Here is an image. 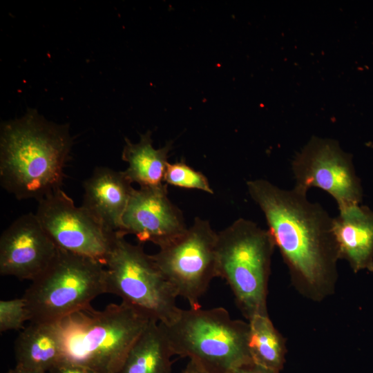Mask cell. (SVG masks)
I'll return each mask as SVG.
<instances>
[{
    "label": "cell",
    "mask_w": 373,
    "mask_h": 373,
    "mask_svg": "<svg viewBox=\"0 0 373 373\" xmlns=\"http://www.w3.org/2000/svg\"><path fill=\"white\" fill-rule=\"evenodd\" d=\"M247 187L266 218L296 290L315 302L332 295L339 260L333 218L296 188L283 189L262 179L248 181Z\"/></svg>",
    "instance_id": "obj_1"
},
{
    "label": "cell",
    "mask_w": 373,
    "mask_h": 373,
    "mask_svg": "<svg viewBox=\"0 0 373 373\" xmlns=\"http://www.w3.org/2000/svg\"><path fill=\"white\" fill-rule=\"evenodd\" d=\"M73 144L68 124L46 119L35 109L3 122L0 182L18 200L37 201L61 188Z\"/></svg>",
    "instance_id": "obj_2"
},
{
    "label": "cell",
    "mask_w": 373,
    "mask_h": 373,
    "mask_svg": "<svg viewBox=\"0 0 373 373\" xmlns=\"http://www.w3.org/2000/svg\"><path fill=\"white\" fill-rule=\"evenodd\" d=\"M151 318L124 302L102 310L92 307L57 323L63 360L95 373H118Z\"/></svg>",
    "instance_id": "obj_3"
},
{
    "label": "cell",
    "mask_w": 373,
    "mask_h": 373,
    "mask_svg": "<svg viewBox=\"0 0 373 373\" xmlns=\"http://www.w3.org/2000/svg\"><path fill=\"white\" fill-rule=\"evenodd\" d=\"M160 325L173 355L209 373H229L252 362L249 323L232 318L224 307L181 309L173 322Z\"/></svg>",
    "instance_id": "obj_4"
},
{
    "label": "cell",
    "mask_w": 373,
    "mask_h": 373,
    "mask_svg": "<svg viewBox=\"0 0 373 373\" xmlns=\"http://www.w3.org/2000/svg\"><path fill=\"white\" fill-rule=\"evenodd\" d=\"M275 247L268 229L245 218L218 233V276L229 285L247 321L268 315L267 289Z\"/></svg>",
    "instance_id": "obj_5"
},
{
    "label": "cell",
    "mask_w": 373,
    "mask_h": 373,
    "mask_svg": "<svg viewBox=\"0 0 373 373\" xmlns=\"http://www.w3.org/2000/svg\"><path fill=\"white\" fill-rule=\"evenodd\" d=\"M106 293V270L101 261L58 248L46 270L33 280L23 297L30 323L54 324L91 307Z\"/></svg>",
    "instance_id": "obj_6"
},
{
    "label": "cell",
    "mask_w": 373,
    "mask_h": 373,
    "mask_svg": "<svg viewBox=\"0 0 373 373\" xmlns=\"http://www.w3.org/2000/svg\"><path fill=\"white\" fill-rule=\"evenodd\" d=\"M105 266L106 293L118 296L122 302L162 324L178 316V296L142 244H131L117 233Z\"/></svg>",
    "instance_id": "obj_7"
},
{
    "label": "cell",
    "mask_w": 373,
    "mask_h": 373,
    "mask_svg": "<svg viewBox=\"0 0 373 373\" xmlns=\"http://www.w3.org/2000/svg\"><path fill=\"white\" fill-rule=\"evenodd\" d=\"M217 240L209 222L197 217L181 236L151 255L177 296L186 300L190 307H200V298L218 277Z\"/></svg>",
    "instance_id": "obj_8"
},
{
    "label": "cell",
    "mask_w": 373,
    "mask_h": 373,
    "mask_svg": "<svg viewBox=\"0 0 373 373\" xmlns=\"http://www.w3.org/2000/svg\"><path fill=\"white\" fill-rule=\"evenodd\" d=\"M291 169L294 188L305 193L312 187L326 191L339 211L362 200L363 190L352 156L336 140L312 137L294 156Z\"/></svg>",
    "instance_id": "obj_9"
},
{
    "label": "cell",
    "mask_w": 373,
    "mask_h": 373,
    "mask_svg": "<svg viewBox=\"0 0 373 373\" xmlns=\"http://www.w3.org/2000/svg\"><path fill=\"white\" fill-rule=\"evenodd\" d=\"M38 202L35 215L58 248L106 263L117 233L102 227L61 188Z\"/></svg>",
    "instance_id": "obj_10"
},
{
    "label": "cell",
    "mask_w": 373,
    "mask_h": 373,
    "mask_svg": "<svg viewBox=\"0 0 373 373\" xmlns=\"http://www.w3.org/2000/svg\"><path fill=\"white\" fill-rule=\"evenodd\" d=\"M182 211L168 198L167 184L134 189L118 233L133 234L139 243L151 242L162 247L186 229Z\"/></svg>",
    "instance_id": "obj_11"
},
{
    "label": "cell",
    "mask_w": 373,
    "mask_h": 373,
    "mask_svg": "<svg viewBox=\"0 0 373 373\" xmlns=\"http://www.w3.org/2000/svg\"><path fill=\"white\" fill-rule=\"evenodd\" d=\"M58 247L35 213L16 219L0 238V274L32 281L55 258Z\"/></svg>",
    "instance_id": "obj_12"
},
{
    "label": "cell",
    "mask_w": 373,
    "mask_h": 373,
    "mask_svg": "<svg viewBox=\"0 0 373 373\" xmlns=\"http://www.w3.org/2000/svg\"><path fill=\"white\" fill-rule=\"evenodd\" d=\"M124 171L96 168L84 184L82 207L106 230L118 233L134 188Z\"/></svg>",
    "instance_id": "obj_13"
},
{
    "label": "cell",
    "mask_w": 373,
    "mask_h": 373,
    "mask_svg": "<svg viewBox=\"0 0 373 373\" xmlns=\"http://www.w3.org/2000/svg\"><path fill=\"white\" fill-rule=\"evenodd\" d=\"M338 258L352 271H373V211L355 204L339 211L332 220Z\"/></svg>",
    "instance_id": "obj_14"
},
{
    "label": "cell",
    "mask_w": 373,
    "mask_h": 373,
    "mask_svg": "<svg viewBox=\"0 0 373 373\" xmlns=\"http://www.w3.org/2000/svg\"><path fill=\"white\" fill-rule=\"evenodd\" d=\"M14 350L16 365L48 372L63 361L57 324L30 323L18 335Z\"/></svg>",
    "instance_id": "obj_15"
},
{
    "label": "cell",
    "mask_w": 373,
    "mask_h": 373,
    "mask_svg": "<svg viewBox=\"0 0 373 373\" xmlns=\"http://www.w3.org/2000/svg\"><path fill=\"white\" fill-rule=\"evenodd\" d=\"M152 132L140 135V141L132 143L125 138L122 159L128 164L124 171L126 177L140 187H155L162 185L168 155L172 148V142L158 149H154L151 139Z\"/></svg>",
    "instance_id": "obj_16"
},
{
    "label": "cell",
    "mask_w": 373,
    "mask_h": 373,
    "mask_svg": "<svg viewBox=\"0 0 373 373\" xmlns=\"http://www.w3.org/2000/svg\"><path fill=\"white\" fill-rule=\"evenodd\" d=\"M173 356L160 323L151 319L130 350L118 373H173Z\"/></svg>",
    "instance_id": "obj_17"
},
{
    "label": "cell",
    "mask_w": 373,
    "mask_h": 373,
    "mask_svg": "<svg viewBox=\"0 0 373 373\" xmlns=\"http://www.w3.org/2000/svg\"><path fill=\"white\" fill-rule=\"evenodd\" d=\"M248 323V348L252 362L280 372L285 362V338L274 327L269 315L256 316Z\"/></svg>",
    "instance_id": "obj_18"
},
{
    "label": "cell",
    "mask_w": 373,
    "mask_h": 373,
    "mask_svg": "<svg viewBox=\"0 0 373 373\" xmlns=\"http://www.w3.org/2000/svg\"><path fill=\"white\" fill-rule=\"evenodd\" d=\"M164 182L167 185L198 189L210 194L213 193L207 177L183 162L167 164Z\"/></svg>",
    "instance_id": "obj_19"
},
{
    "label": "cell",
    "mask_w": 373,
    "mask_h": 373,
    "mask_svg": "<svg viewBox=\"0 0 373 373\" xmlns=\"http://www.w3.org/2000/svg\"><path fill=\"white\" fill-rule=\"evenodd\" d=\"M30 320V313L23 296L0 301L1 332L24 329V323Z\"/></svg>",
    "instance_id": "obj_20"
},
{
    "label": "cell",
    "mask_w": 373,
    "mask_h": 373,
    "mask_svg": "<svg viewBox=\"0 0 373 373\" xmlns=\"http://www.w3.org/2000/svg\"><path fill=\"white\" fill-rule=\"evenodd\" d=\"M47 373H95L90 369L76 363L63 360Z\"/></svg>",
    "instance_id": "obj_21"
},
{
    "label": "cell",
    "mask_w": 373,
    "mask_h": 373,
    "mask_svg": "<svg viewBox=\"0 0 373 373\" xmlns=\"http://www.w3.org/2000/svg\"><path fill=\"white\" fill-rule=\"evenodd\" d=\"M229 373H280L266 367H262L254 363H249L242 365Z\"/></svg>",
    "instance_id": "obj_22"
},
{
    "label": "cell",
    "mask_w": 373,
    "mask_h": 373,
    "mask_svg": "<svg viewBox=\"0 0 373 373\" xmlns=\"http://www.w3.org/2000/svg\"><path fill=\"white\" fill-rule=\"evenodd\" d=\"M180 373H209L192 361L188 362Z\"/></svg>",
    "instance_id": "obj_23"
},
{
    "label": "cell",
    "mask_w": 373,
    "mask_h": 373,
    "mask_svg": "<svg viewBox=\"0 0 373 373\" xmlns=\"http://www.w3.org/2000/svg\"><path fill=\"white\" fill-rule=\"evenodd\" d=\"M7 373H47L21 365H16L15 367L9 370Z\"/></svg>",
    "instance_id": "obj_24"
}]
</instances>
